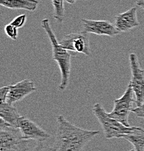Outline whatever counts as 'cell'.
I'll return each mask as SVG.
<instances>
[{
	"mask_svg": "<svg viewBox=\"0 0 144 151\" xmlns=\"http://www.w3.org/2000/svg\"><path fill=\"white\" fill-rule=\"evenodd\" d=\"M21 116L13 105L7 102L0 104V117L12 127L18 129V122Z\"/></svg>",
	"mask_w": 144,
	"mask_h": 151,
	"instance_id": "12",
	"label": "cell"
},
{
	"mask_svg": "<svg viewBox=\"0 0 144 151\" xmlns=\"http://www.w3.org/2000/svg\"><path fill=\"white\" fill-rule=\"evenodd\" d=\"M132 112H133L138 117L144 119V101L140 105L137 106L136 108H134L133 109Z\"/></svg>",
	"mask_w": 144,
	"mask_h": 151,
	"instance_id": "19",
	"label": "cell"
},
{
	"mask_svg": "<svg viewBox=\"0 0 144 151\" xmlns=\"http://www.w3.org/2000/svg\"><path fill=\"white\" fill-rule=\"evenodd\" d=\"M26 20H27V16H26V14H22V15L15 17L10 23L15 27L20 28L24 26Z\"/></svg>",
	"mask_w": 144,
	"mask_h": 151,
	"instance_id": "17",
	"label": "cell"
},
{
	"mask_svg": "<svg viewBox=\"0 0 144 151\" xmlns=\"http://www.w3.org/2000/svg\"><path fill=\"white\" fill-rule=\"evenodd\" d=\"M29 151H55L54 147L43 145L41 142H39L33 150Z\"/></svg>",
	"mask_w": 144,
	"mask_h": 151,
	"instance_id": "18",
	"label": "cell"
},
{
	"mask_svg": "<svg viewBox=\"0 0 144 151\" xmlns=\"http://www.w3.org/2000/svg\"><path fill=\"white\" fill-rule=\"evenodd\" d=\"M133 145L136 151H144V129L140 127H133V129L128 134L121 136Z\"/></svg>",
	"mask_w": 144,
	"mask_h": 151,
	"instance_id": "14",
	"label": "cell"
},
{
	"mask_svg": "<svg viewBox=\"0 0 144 151\" xmlns=\"http://www.w3.org/2000/svg\"><path fill=\"white\" fill-rule=\"evenodd\" d=\"M18 129L25 139H33L39 142L47 140L51 137L49 134L31 119L22 116L18 122Z\"/></svg>",
	"mask_w": 144,
	"mask_h": 151,
	"instance_id": "8",
	"label": "cell"
},
{
	"mask_svg": "<svg viewBox=\"0 0 144 151\" xmlns=\"http://www.w3.org/2000/svg\"><path fill=\"white\" fill-rule=\"evenodd\" d=\"M41 27L45 31L51 42L53 55L52 60L57 63L60 69L61 82L58 89L60 92H64L67 89L70 81L72 55L69 52L68 50H65L59 44V42H58L56 35L51 27L48 19L44 18L41 20Z\"/></svg>",
	"mask_w": 144,
	"mask_h": 151,
	"instance_id": "2",
	"label": "cell"
},
{
	"mask_svg": "<svg viewBox=\"0 0 144 151\" xmlns=\"http://www.w3.org/2000/svg\"><path fill=\"white\" fill-rule=\"evenodd\" d=\"M57 129L54 148L55 151H83L96 135L97 130H87L74 125L63 116L57 117Z\"/></svg>",
	"mask_w": 144,
	"mask_h": 151,
	"instance_id": "1",
	"label": "cell"
},
{
	"mask_svg": "<svg viewBox=\"0 0 144 151\" xmlns=\"http://www.w3.org/2000/svg\"><path fill=\"white\" fill-rule=\"evenodd\" d=\"M38 0H0V4L12 9L35 11L38 5Z\"/></svg>",
	"mask_w": 144,
	"mask_h": 151,
	"instance_id": "13",
	"label": "cell"
},
{
	"mask_svg": "<svg viewBox=\"0 0 144 151\" xmlns=\"http://www.w3.org/2000/svg\"><path fill=\"white\" fill-rule=\"evenodd\" d=\"M139 25L136 7L116 15L115 18V26L120 32H128L133 28L138 27Z\"/></svg>",
	"mask_w": 144,
	"mask_h": 151,
	"instance_id": "11",
	"label": "cell"
},
{
	"mask_svg": "<svg viewBox=\"0 0 144 151\" xmlns=\"http://www.w3.org/2000/svg\"><path fill=\"white\" fill-rule=\"evenodd\" d=\"M36 90V87L32 81L23 79L15 84L9 85V92L6 102L13 105L14 103L23 100Z\"/></svg>",
	"mask_w": 144,
	"mask_h": 151,
	"instance_id": "10",
	"label": "cell"
},
{
	"mask_svg": "<svg viewBox=\"0 0 144 151\" xmlns=\"http://www.w3.org/2000/svg\"><path fill=\"white\" fill-rule=\"evenodd\" d=\"M29 142L22 136L20 129L0 120V151H29Z\"/></svg>",
	"mask_w": 144,
	"mask_h": 151,
	"instance_id": "3",
	"label": "cell"
},
{
	"mask_svg": "<svg viewBox=\"0 0 144 151\" xmlns=\"http://www.w3.org/2000/svg\"><path fill=\"white\" fill-rule=\"evenodd\" d=\"M136 5L144 9V0H137L136 1Z\"/></svg>",
	"mask_w": 144,
	"mask_h": 151,
	"instance_id": "21",
	"label": "cell"
},
{
	"mask_svg": "<svg viewBox=\"0 0 144 151\" xmlns=\"http://www.w3.org/2000/svg\"><path fill=\"white\" fill-rule=\"evenodd\" d=\"M59 44L68 51L82 53L86 56H90L91 55L89 34L83 31L67 34L61 40Z\"/></svg>",
	"mask_w": 144,
	"mask_h": 151,
	"instance_id": "7",
	"label": "cell"
},
{
	"mask_svg": "<svg viewBox=\"0 0 144 151\" xmlns=\"http://www.w3.org/2000/svg\"><path fill=\"white\" fill-rule=\"evenodd\" d=\"M133 93L132 86L128 84L123 96L114 101V108L112 112L108 113L109 116L119 121L126 127H130L128 122V117L130 113L134 108L133 104L135 103V100L133 99Z\"/></svg>",
	"mask_w": 144,
	"mask_h": 151,
	"instance_id": "5",
	"label": "cell"
},
{
	"mask_svg": "<svg viewBox=\"0 0 144 151\" xmlns=\"http://www.w3.org/2000/svg\"><path fill=\"white\" fill-rule=\"evenodd\" d=\"M93 113L101 125L106 139L121 138L122 135L130 133L133 129V127H126L109 116L101 103H96L93 105Z\"/></svg>",
	"mask_w": 144,
	"mask_h": 151,
	"instance_id": "4",
	"label": "cell"
},
{
	"mask_svg": "<svg viewBox=\"0 0 144 151\" xmlns=\"http://www.w3.org/2000/svg\"><path fill=\"white\" fill-rule=\"evenodd\" d=\"M9 92V86H3L0 89V100L1 103L3 102H6V99H7V94Z\"/></svg>",
	"mask_w": 144,
	"mask_h": 151,
	"instance_id": "20",
	"label": "cell"
},
{
	"mask_svg": "<svg viewBox=\"0 0 144 151\" xmlns=\"http://www.w3.org/2000/svg\"><path fill=\"white\" fill-rule=\"evenodd\" d=\"M54 9V18L59 23H62L65 19V3L64 0H51Z\"/></svg>",
	"mask_w": 144,
	"mask_h": 151,
	"instance_id": "15",
	"label": "cell"
},
{
	"mask_svg": "<svg viewBox=\"0 0 144 151\" xmlns=\"http://www.w3.org/2000/svg\"><path fill=\"white\" fill-rule=\"evenodd\" d=\"M129 151H136V150H135V149H133V150H129Z\"/></svg>",
	"mask_w": 144,
	"mask_h": 151,
	"instance_id": "23",
	"label": "cell"
},
{
	"mask_svg": "<svg viewBox=\"0 0 144 151\" xmlns=\"http://www.w3.org/2000/svg\"><path fill=\"white\" fill-rule=\"evenodd\" d=\"M129 60L132 76L129 84L135 94L136 105L139 106L144 101V70L140 68L138 57L134 52L130 54Z\"/></svg>",
	"mask_w": 144,
	"mask_h": 151,
	"instance_id": "6",
	"label": "cell"
},
{
	"mask_svg": "<svg viewBox=\"0 0 144 151\" xmlns=\"http://www.w3.org/2000/svg\"><path fill=\"white\" fill-rule=\"evenodd\" d=\"M83 31L88 34H93L98 36H107L113 37L120 34V31L112 24L107 20H95L82 19Z\"/></svg>",
	"mask_w": 144,
	"mask_h": 151,
	"instance_id": "9",
	"label": "cell"
},
{
	"mask_svg": "<svg viewBox=\"0 0 144 151\" xmlns=\"http://www.w3.org/2000/svg\"><path fill=\"white\" fill-rule=\"evenodd\" d=\"M4 32H5L6 35L12 40H16L18 39V28L14 26L11 23H9L4 26Z\"/></svg>",
	"mask_w": 144,
	"mask_h": 151,
	"instance_id": "16",
	"label": "cell"
},
{
	"mask_svg": "<svg viewBox=\"0 0 144 151\" xmlns=\"http://www.w3.org/2000/svg\"><path fill=\"white\" fill-rule=\"evenodd\" d=\"M65 1H66L67 3H69V4H75V3L78 1V0H65Z\"/></svg>",
	"mask_w": 144,
	"mask_h": 151,
	"instance_id": "22",
	"label": "cell"
}]
</instances>
